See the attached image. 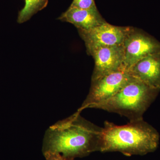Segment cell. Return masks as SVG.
<instances>
[{"instance_id":"cell-8","label":"cell","mask_w":160,"mask_h":160,"mask_svg":"<svg viewBox=\"0 0 160 160\" xmlns=\"http://www.w3.org/2000/svg\"><path fill=\"white\" fill-rule=\"evenodd\" d=\"M130 75L153 89H160V53L140 60L129 70Z\"/></svg>"},{"instance_id":"cell-5","label":"cell","mask_w":160,"mask_h":160,"mask_svg":"<svg viewBox=\"0 0 160 160\" xmlns=\"http://www.w3.org/2000/svg\"><path fill=\"white\" fill-rule=\"evenodd\" d=\"M132 30L129 27L112 26L106 22L89 30H78V32L89 53L102 47L122 46Z\"/></svg>"},{"instance_id":"cell-4","label":"cell","mask_w":160,"mask_h":160,"mask_svg":"<svg viewBox=\"0 0 160 160\" xmlns=\"http://www.w3.org/2000/svg\"><path fill=\"white\" fill-rule=\"evenodd\" d=\"M133 79L129 71L122 69L92 81L89 94L78 111L81 112L108 99Z\"/></svg>"},{"instance_id":"cell-3","label":"cell","mask_w":160,"mask_h":160,"mask_svg":"<svg viewBox=\"0 0 160 160\" xmlns=\"http://www.w3.org/2000/svg\"><path fill=\"white\" fill-rule=\"evenodd\" d=\"M159 91L134 78L111 98L91 108L118 113L128 118L130 122L142 119L143 115Z\"/></svg>"},{"instance_id":"cell-1","label":"cell","mask_w":160,"mask_h":160,"mask_svg":"<svg viewBox=\"0 0 160 160\" xmlns=\"http://www.w3.org/2000/svg\"><path fill=\"white\" fill-rule=\"evenodd\" d=\"M80 112L58 121L46 130L42 151L75 159L101 151L102 128L80 115Z\"/></svg>"},{"instance_id":"cell-9","label":"cell","mask_w":160,"mask_h":160,"mask_svg":"<svg viewBox=\"0 0 160 160\" xmlns=\"http://www.w3.org/2000/svg\"><path fill=\"white\" fill-rule=\"evenodd\" d=\"M58 19L72 24L78 30H88L106 22L97 8L80 9L69 6Z\"/></svg>"},{"instance_id":"cell-2","label":"cell","mask_w":160,"mask_h":160,"mask_svg":"<svg viewBox=\"0 0 160 160\" xmlns=\"http://www.w3.org/2000/svg\"><path fill=\"white\" fill-rule=\"evenodd\" d=\"M159 138L158 131L143 119L130 121L124 126L106 121L102 128L100 152L144 155L157 149Z\"/></svg>"},{"instance_id":"cell-6","label":"cell","mask_w":160,"mask_h":160,"mask_svg":"<svg viewBox=\"0 0 160 160\" xmlns=\"http://www.w3.org/2000/svg\"><path fill=\"white\" fill-rule=\"evenodd\" d=\"M123 47V67L128 71L140 60L151 55L160 53V42L132 29L126 37Z\"/></svg>"},{"instance_id":"cell-7","label":"cell","mask_w":160,"mask_h":160,"mask_svg":"<svg viewBox=\"0 0 160 160\" xmlns=\"http://www.w3.org/2000/svg\"><path fill=\"white\" fill-rule=\"evenodd\" d=\"M88 53L92 57L95 62L92 81L111 72L125 69L123 67V45L102 47L94 49Z\"/></svg>"},{"instance_id":"cell-11","label":"cell","mask_w":160,"mask_h":160,"mask_svg":"<svg viewBox=\"0 0 160 160\" xmlns=\"http://www.w3.org/2000/svg\"><path fill=\"white\" fill-rule=\"evenodd\" d=\"M70 6L83 9L97 8L94 0H73Z\"/></svg>"},{"instance_id":"cell-10","label":"cell","mask_w":160,"mask_h":160,"mask_svg":"<svg viewBox=\"0 0 160 160\" xmlns=\"http://www.w3.org/2000/svg\"><path fill=\"white\" fill-rule=\"evenodd\" d=\"M48 0H25V5L19 12L17 22H26L34 15L45 9L48 5Z\"/></svg>"},{"instance_id":"cell-12","label":"cell","mask_w":160,"mask_h":160,"mask_svg":"<svg viewBox=\"0 0 160 160\" xmlns=\"http://www.w3.org/2000/svg\"><path fill=\"white\" fill-rule=\"evenodd\" d=\"M46 160H75L63 156L59 153H46L43 154Z\"/></svg>"}]
</instances>
